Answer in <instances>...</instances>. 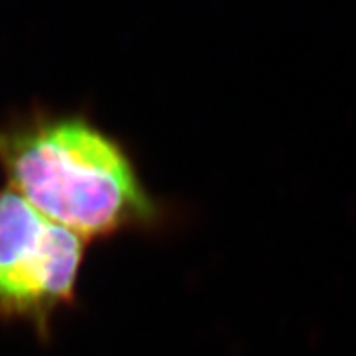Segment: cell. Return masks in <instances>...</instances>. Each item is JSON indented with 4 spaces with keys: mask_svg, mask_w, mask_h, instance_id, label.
Wrapping results in <instances>:
<instances>
[{
    "mask_svg": "<svg viewBox=\"0 0 356 356\" xmlns=\"http://www.w3.org/2000/svg\"><path fill=\"white\" fill-rule=\"evenodd\" d=\"M0 167L9 188L87 243L167 219L127 145L83 111L36 107L0 127Z\"/></svg>",
    "mask_w": 356,
    "mask_h": 356,
    "instance_id": "cell-1",
    "label": "cell"
},
{
    "mask_svg": "<svg viewBox=\"0 0 356 356\" xmlns=\"http://www.w3.org/2000/svg\"><path fill=\"white\" fill-rule=\"evenodd\" d=\"M87 241L0 190V318L26 322L49 342L53 318L76 304Z\"/></svg>",
    "mask_w": 356,
    "mask_h": 356,
    "instance_id": "cell-2",
    "label": "cell"
}]
</instances>
